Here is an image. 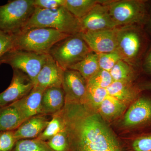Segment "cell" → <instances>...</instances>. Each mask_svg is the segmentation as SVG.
I'll return each instance as SVG.
<instances>
[{"label":"cell","mask_w":151,"mask_h":151,"mask_svg":"<svg viewBox=\"0 0 151 151\" xmlns=\"http://www.w3.org/2000/svg\"><path fill=\"white\" fill-rule=\"evenodd\" d=\"M107 1L66 0L65 7L76 18L80 20L86 16L97 4H105Z\"/></svg>","instance_id":"obj_22"},{"label":"cell","mask_w":151,"mask_h":151,"mask_svg":"<svg viewBox=\"0 0 151 151\" xmlns=\"http://www.w3.org/2000/svg\"><path fill=\"white\" fill-rule=\"evenodd\" d=\"M32 28L53 29L70 35L81 32L80 20L70 13L65 6L52 9L35 8L23 29Z\"/></svg>","instance_id":"obj_2"},{"label":"cell","mask_w":151,"mask_h":151,"mask_svg":"<svg viewBox=\"0 0 151 151\" xmlns=\"http://www.w3.org/2000/svg\"><path fill=\"white\" fill-rule=\"evenodd\" d=\"M14 49V36L0 30V66L6 55Z\"/></svg>","instance_id":"obj_30"},{"label":"cell","mask_w":151,"mask_h":151,"mask_svg":"<svg viewBox=\"0 0 151 151\" xmlns=\"http://www.w3.org/2000/svg\"><path fill=\"white\" fill-rule=\"evenodd\" d=\"M44 90L41 87L34 86L28 94L12 103L17 110L22 123L33 116L42 114L41 105Z\"/></svg>","instance_id":"obj_15"},{"label":"cell","mask_w":151,"mask_h":151,"mask_svg":"<svg viewBox=\"0 0 151 151\" xmlns=\"http://www.w3.org/2000/svg\"><path fill=\"white\" fill-rule=\"evenodd\" d=\"M47 116L39 114L24 121L14 131V135L17 140L37 138L50 121Z\"/></svg>","instance_id":"obj_16"},{"label":"cell","mask_w":151,"mask_h":151,"mask_svg":"<svg viewBox=\"0 0 151 151\" xmlns=\"http://www.w3.org/2000/svg\"><path fill=\"white\" fill-rule=\"evenodd\" d=\"M145 1L123 0L106 3L111 17L118 26L140 24L147 18Z\"/></svg>","instance_id":"obj_6"},{"label":"cell","mask_w":151,"mask_h":151,"mask_svg":"<svg viewBox=\"0 0 151 151\" xmlns=\"http://www.w3.org/2000/svg\"><path fill=\"white\" fill-rule=\"evenodd\" d=\"M51 117L52 119L46 128L37 139L47 142L57 134L65 130V123L62 111Z\"/></svg>","instance_id":"obj_24"},{"label":"cell","mask_w":151,"mask_h":151,"mask_svg":"<svg viewBox=\"0 0 151 151\" xmlns=\"http://www.w3.org/2000/svg\"><path fill=\"white\" fill-rule=\"evenodd\" d=\"M11 151H53L46 142L37 138L17 141Z\"/></svg>","instance_id":"obj_26"},{"label":"cell","mask_w":151,"mask_h":151,"mask_svg":"<svg viewBox=\"0 0 151 151\" xmlns=\"http://www.w3.org/2000/svg\"><path fill=\"white\" fill-rule=\"evenodd\" d=\"M66 0H34L35 8L52 9L65 6Z\"/></svg>","instance_id":"obj_33"},{"label":"cell","mask_w":151,"mask_h":151,"mask_svg":"<svg viewBox=\"0 0 151 151\" xmlns=\"http://www.w3.org/2000/svg\"><path fill=\"white\" fill-rule=\"evenodd\" d=\"M113 81L132 82L134 79L135 73L131 64L120 60L110 71Z\"/></svg>","instance_id":"obj_23"},{"label":"cell","mask_w":151,"mask_h":151,"mask_svg":"<svg viewBox=\"0 0 151 151\" xmlns=\"http://www.w3.org/2000/svg\"><path fill=\"white\" fill-rule=\"evenodd\" d=\"M35 9L34 0H13L0 5V30L11 35L19 33Z\"/></svg>","instance_id":"obj_4"},{"label":"cell","mask_w":151,"mask_h":151,"mask_svg":"<svg viewBox=\"0 0 151 151\" xmlns=\"http://www.w3.org/2000/svg\"><path fill=\"white\" fill-rule=\"evenodd\" d=\"M62 113L70 151H124L105 120L85 104L65 102Z\"/></svg>","instance_id":"obj_1"},{"label":"cell","mask_w":151,"mask_h":151,"mask_svg":"<svg viewBox=\"0 0 151 151\" xmlns=\"http://www.w3.org/2000/svg\"><path fill=\"white\" fill-rule=\"evenodd\" d=\"M46 142L53 151H70L68 138L65 130L57 134Z\"/></svg>","instance_id":"obj_27"},{"label":"cell","mask_w":151,"mask_h":151,"mask_svg":"<svg viewBox=\"0 0 151 151\" xmlns=\"http://www.w3.org/2000/svg\"><path fill=\"white\" fill-rule=\"evenodd\" d=\"M113 81L110 72L100 69L87 81V85L107 89Z\"/></svg>","instance_id":"obj_28"},{"label":"cell","mask_w":151,"mask_h":151,"mask_svg":"<svg viewBox=\"0 0 151 151\" xmlns=\"http://www.w3.org/2000/svg\"><path fill=\"white\" fill-rule=\"evenodd\" d=\"M91 52L79 33L60 41L50 49L49 54L64 70L84 59Z\"/></svg>","instance_id":"obj_5"},{"label":"cell","mask_w":151,"mask_h":151,"mask_svg":"<svg viewBox=\"0 0 151 151\" xmlns=\"http://www.w3.org/2000/svg\"><path fill=\"white\" fill-rule=\"evenodd\" d=\"M80 21L81 32L111 29L118 27L111 17L106 4H97Z\"/></svg>","instance_id":"obj_12"},{"label":"cell","mask_w":151,"mask_h":151,"mask_svg":"<svg viewBox=\"0 0 151 151\" xmlns=\"http://www.w3.org/2000/svg\"><path fill=\"white\" fill-rule=\"evenodd\" d=\"M22 124L19 114L12 104L0 108V132L15 131Z\"/></svg>","instance_id":"obj_20"},{"label":"cell","mask_w":151,"mask_h":151,"mask_svg":"<svg viewBox=\"0 0 151 151\" xmlns=\"http://www.w3.org/2000/svg\"><path fill=\"white\" fill-rule=\"evenodd\" d=\"M65 94L62 87L45 89L41 105L42 114L52 116L62 111L65 106Z\"/></svg>","instance_id":"obj_17"},{"label":"cell","mask_w":151,"mask_h":151,"mask_svg":"<svg viewBox=\"0 0 151 151\" xmlns=\"http://www.w3.org/2000/svg\"><path fill=\"white\" fill-rule=\"evenodd\" d=\"M106 90L108 95L127 105L133 103L142 92L138 86L128 81H113Z\"/></svg>","instance_id":"obj_18"},{"label":"cell","mask_w":151,"mask_h":151,"mask_svg":"<svg viewBox=\"0 0 151 151\" xmlns=\"http://www.w3.org/2000/svg\"><path fill=\"white\" fill-rule=\"evenodd\" d=\"M13 36L15 49L48 54L54 45L71 35L53 29L32 28Z\"/></svg>","instance_id":"obj_3"},{"label":"cell","mask_w":151,"mask_h":151,"mask_svg":"<svg viewBox=\"0 0 151 151\" xmlns=\"http://www.w3.org/2000/svg\"><path fill=\"white\" fill-rule=\"evenodd\" d=\"M141 92L144 91H151V81L143 82L138 85Z\"/></svg>","instance_id":"obj_35"},{"label":"cell","mask_w":151,"mask_h":151,"mask_svg":"<svg viewBox=\"0 0 151 151\" xmlns=\"http://www.w3.org/2000/svg\"><path fill=\"white\" fill-rule=\"evenodd\" d=\"M149 22H150V28L151 29V14L150 15V20H149Z\"/></svg>","instance_id":"obj_36"},{"label":"cell","mask_w":151,"mask_h":151,"mask_svg":"<svg viewBox=\"0 0 151 151\" xmlns=\"http://www.w3.org/2000/svg\"><path fill=\"white\" fill-rule=\"evenodd\" d=\"M48 54L14 49L6 55L2 63L9 64L13 69H17L25 73L34 84Z\"/></svg>","instance_id":"obj_7"},{"label":"cell","mask_w":151,"mask_h":151,"mask_svg":"<svg viewBox=\"0 0 151 151\" xmlns=\"http://www.w3.org/2000/svg\"><path fill=\"white\" fill-rule=\"evenodd\" d=\"M64 70L49 54L38 74L34 86L43 89L62 87Z\"/></svg>","instance_id":"obj_14"},{"label":"cell","mask_w":151,"mask_h":151,"mask_svg":"<svg viewBox=\"0 0 151 151\" xmlns=\"http://www.w3.org/2000/svg\"><path fill=\"white\" fill-rule=\"evenodd\" d=\"M127 105L108 95L100 104L97 113L106 122H111L123 115Z\"/></svg>","instance_id":"obj_19"},{"label":"cell","mask_w":151,"mask_h":151,"mask_svg":"<svg viewBox=\"0 0 151 151\" xmlns=\"http://www.w3.org/2000/svg\"><path fill=\"white\" fill-rule=\"evenodd\" d=\"M143 45L144 38L139 30L131 27L119 28L116 51L122 60L131 65L140 56Z\"/></svg>","instance_id":"obj_9"},{"label":"cell","mask_w":151,"mask_h":151,"mask_svg":"<svg viewBox=\"0 0 151 151\" xmlns=\"http://www.w3.org/2000/svg\"><path fill=\"white\" fill-rule=\"evenodd\" d=\"M120 124L124 129L130 130L151 128V97L139 95L130 104Z\"/></svg>","instance_id":"obj_8"},{"label":"cell","mask_w":151,"mask_h":151,"mask_svg":"<svg viewBox=\"0 0 151 151\" xmlns=\"http://www.w3.org/2000/svg\"><path fill=\"white\" fill-rule=\"evenodd\" d=\"M69 69L78 71L86 81H88L100 70L98 54L94 52H91L84 59Z\"/></svg>","instance_id":"obj_21"},{"label":"cell","mask_w":151,"mask_h":151,"mask_svg":"<svg viewBox=\"0 0 151 151\" xmlns=\"http://www.w3.org/2000/svg\"><path fill=\"white\" fill-rule=\"evenodd\" d=\"M119 28L94 31H83L80 35L92 51L97 54L116 51Z\"/></svg>","instance_id":"obj_10"},{"label":"cell","mask_w":151,"mask_h":151,"mask_svg":"<svg viewBox=\"0 0 151 151\" xmlns=\"http://www.w3.org/2000/svg\"><path fill=\"white\" fill-rule=\"evenodd\" d=\"M87 81L76 70H64L62 87L65 102L83 103L87 89Z\"/></svg>","instance_id":"obj_13"},{"label":"cell","mask_w":151,"mask_h":151,"mask_svg":"<svg viewBox=\"0 0 151 151\" xmlns=\"http://www.w3.org/2000/svg\"><path fill=\"white\" fill-rule=\"evenodd\" d=\"M14 131L0 132V151H11L17 141L15 138Z\"/></svg>","instance_id":"obj_32"},{"label":"cell","mask_w":151,"mask_h":151,"mask_svg":"<svg viewBox=\"0 0 151 151\" xmlns=\"http://www.w3.org/2000/svg\"><path fill=\"white\" fill-rule=\"evenodd\" d=\"M143 66L146 73L151 75V49L145 58Z\"/></svg>","instance_id":"obj_34"},{"label":"cell","mask_w":151,"mask_h":151,"mask_svg":"<svg viewBox=\"0 0 151 151\" xmlns=\"http://www.w3.org/2000/svg\"><path fill=\"white\" fill-rule=\"evenodd\" d=\"M97 54L100 69L109 72L116 63L122 60L121 55L117 51Z\"/></svg>","instance_id":"obj_29"},{"label":"cell","mask_w":151,"mask_h":151,"mask_svg":"<svg viewBox=\"0 0 151 151\" xmlns=\"http://www.w3.org/2000/svg\"><path fill=\"white\" fill-rule=\"evenodd\" d=\"M131 145L133 151H151V133L138 136Z\"/></svg>","instance_id":"obj_31"},{"label":"cell","mask_w":151,"mask_h":151,"mask_svg":"<svg viewBox=\"0 0 151 151\" xmlns=\"http://www.w3.org/2000/svg\"><path fill=\"white\" fill-rule=\"evenodd\" d=\"M11 84L0 93V108L11 105L20 100L32 90L34 84L25 73L17 69H13Z\"/></svg>","instance_id":"obj_11"},{"label":"cell","mask_w":151,"mask_h":151,"mask_svg":"<svg viewBox=\"0 0 151 151\" xmlns=\"http://www.w3.org/2000/svg\"><path fill=\"white\" fill-rule=\"evenodd\" d=\"M108 95L106 89L87 85L83 103L97 112L100 104Z\"/></svg>","instance_id":"obj_25"}]
</instances>
